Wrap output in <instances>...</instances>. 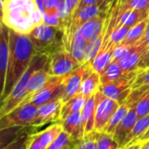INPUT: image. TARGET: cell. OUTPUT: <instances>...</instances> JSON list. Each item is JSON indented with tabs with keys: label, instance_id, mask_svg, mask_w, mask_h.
I'll use <instances>...</instances> for the list:
<instances>
[{
	"label": "cell",
	"instance_id": "obj_1",
	"mask_svg": "<svg viewBox=\"0 0 149 149\" xmlns=\"http://www.w3.org/2000/svg\"><path fill=\"white\" fill-rule=\"evenodd\" d=\"M34 55L35 51L29 36L10 29V58L5 86L1 93V102L8 97L26 72Z\"/></svg>",
	"mask_w": 149,
	"mask_h": 149
},
{
	"label": "cell",
	"instance_id": "obj_2",
	"mask_svg": "<svg viewBox=\"0 0 149 149\" xmlns=\"http://www.w3.org/2000/svg\"><path fill=\"white\" fill-rule=\"evenodd\" d=\"M2 23L18 33L29 35L43 24V12L35 0H6L1 6Z\"/></svg>",
	"mask_w": 149,
	"mask_h": 149
},
{
	"label": "cell",
	"instance_id": "obj_3",
	"mask_svg": "<svg viewBox=\"0 0 149 149\" xmlns=\"http://www.w3.org/2000/svg\"><path fill=\"white\" fill-rule=\"evenodd\" d=\"M31 40L35 54L47 57L66 49L65 31L58 27L41 24L28 35Z\"/></svg>",
	"mask_w": 149,
	"mask_h": 149
},
{
	"label": "cell",
	"instance_id": "obj_4",
	"mask_svg": "<svg viewBox=\"0 0 149 149\" xmlns=\"http://www.w3.org/2000/svg\"><path fill=\"white\" fill-rule=\"evenodd\" d=\"M48 57L45 55L35 54L30 63V65L26 72L20 78L18 82L16 84L11 93L8 97L1 102L0 108V118L17 107L20 103L27 95V85L31 77V75L38 70H40L45 67L46 65Z\"/></svg>",
	"mask_w": 149,
	"mask_h": 149
},
{
	"label": "cell",
	"instance_id": "obj_5",
	"mask_svg": "<svg viewBox=\"0 0 149 149\" xmlns=\"http://www.w3.org/2000/svg\"><path fill=\"white\" fill-rule=\"evenodd\" d=\"M140 71L141 70L139 69L126 72L117 80L107 85H101L99 91L105 96L117 101L120 105H122L126 102L131 93L133 85L135 82Z\"/></svg>",
	"mask_w": 149,
	"mask_h": 149
},
{
	"label": "cell",
	"instance_id": "obj_6",
	"mask_svg": "<svg viewBox=\"0 0 149 149\" xmlns=\"http://www.w3.org/2000/svg\"><path fill=\"white\" fill-rule=\"evenodd\" d=\"M37 110L38 107L31 103H27L16 107L0 118V131L11 127L32 126Z\"/></svg>",
	"mask_w": 149,
	"mask_h": 149
},
{
	"label": "cell",
	"instance_id": "obj_7",
	"mask_svg": "<svg viewBox=\"0 0 149 149\" xmlns=\"http://www.w3.org/2000/svg\"><path fill=\"white\" fill-rule=\"evenodd\" d=\"M80 66L81 65L73 58L70 52L65 49L49 56L45 67L51 76L64 77Z\"/></svg>",
	"mask_w": 149,
	"mask_h": 149
},
{
	"label": "cell",
	"instance_id": "obj_8",
	"mask_svg": "<svg viewBox=\"0 0 149 149\" xmlns=\"http://www.w3.org/2000/svg\"><path fill=\"white\" fill-rule=\"evenodd\" d=\"M63 78L64 77H52V80L47 86H45L38 93L26 97L19 106L31 103L37 107H39L45 103L62 99L64 94Z\"/></svg>",
	"mask_w": 149,
	"mask_h": 149
},
{
	"label": "cell",
	"instance_id": "obj_9",
	"mask_svg": "<svg viewBox=\"0 0 149 149\" xmlns=\"http://www.w3.org/2000/svg\"><path fill=\"white\" fill-rule=\"evenodd\" d=\"M96 100L94 131L102 132L120 105L117 101L105 96L100 91L96 93Z\"/></svg>",
	"mask_w": 149,
	"mask_h": 149
},
{
	"label": "cell",
	"instance_id": "obj_10",
	"mask_svg": "<svg viewBox=\"0 0 149 149\" xmlns=\"http://www.w3.org/2000/svg\"><path fill=\"white\" fill-rule=\"evenodd\" d=\"M63 105V100L59 99L38 107L36 117L32 122V126L38 128L49 123L60 121Z\"/></svg>",
	"mask_w": 149,
	"mask_h": 149
},
{
	"label": "cell",
	"instance_id": "obj_11",
	"mask_svg": "<svg viewBox=\"0 0 149 149\" xmlns=\"http://www.w3.org/2000/svg\"><path fill=\"white\" fill-rule=\"evenodd\" d=\"M10 58V28L1 23L0 28V84L1 93H3L6 81V74Z\"/></svg>",
	"mask_w": 149,
	"mask_h": 149
},
{
	"label": "cell",
	"instance_id": "obj_12",
	"mask_svg": "<svg viewBox=\"0 0 149 149\" xmlns=\"http://www.w3.org/2000/svg\"><path fill=\"white\" fill-rule=\"evenodd\" d=\"M86 70V65H83L74 72L69 73L66 76H64L63 78L64 94L62 98L64 103L79 93L82 79Z\"/></svg>",
	"mask_w": 149,
	"mask_h": 149
},
{
	"label": "cell",
	"instance_id": "obj_13",
	"mask_svg": "<svg viewBox=\"0 0 149 149\" xmlns=\"http://www.w3.org/2000/svg\"><path fill=\"white\" fill-rule=\"evenodd\" d=\"M108 10L109 8L106 11L87 21L81 26V28L77 32L79 33L87 42H91L97 38L104 30Z\"/></svg>",
	"mask_w": 149,
	"mask_h": 149
},
{
	"label": "cell",
	"instance_id": "obj_14",
	"mask_svg": "<svg viewBox=\"0 0 149 149\" xmlns=\"http://www.w3.org/2000/svg\"><path fill=\"white\" fill-rule=\"evenodd\" d=\"M139 120L138 114L134 108H130L127 116L119 124L113 133V137L120 146V149L124 146V143L130 133L132 132L135 123Z\"/></svg>",
	"mask_w": 149,
	"mask_h": 149
},
{
	"label": "cell",
	"instance_id": "obj_15",
	"mask_svg": "<svg viewBox=\"0 0 149 149\" xmlns=\"http://www.w3.org/2000/svg\"><path fill=\"white\" fill-rule=\"evenodd\" d=\"M100 86V75L93 71L91 65H86V70L82 79L79 93L89 98L99 92Z\"/></svg>",
	"mask_w": 149,
	"mask_h": 149
},
{
	"label": "cell",
	"instance_id": "obj_16",
	"mask_svg": "<svg viewBox=\"0 0 149 149\" xmlns=\"http://www.w3.org/2000/svg\"><path fill=\"white\" fill-rule=\"evenodd\" d=\"M63 130L77 140H81L85 136L84 126L81 112L72 113L59 121Z\"/></svg>",
	"mask_w": 149,
	"mask_h": 149
},
{
	"label": "cell",
	"instance_id": "obj_17",
	"mask_svg": "<svg viewBox=\"0 0 149 149\" xmlns=\"http://www.w3.org/2000/svg\"><path fill=\"white\" fill-rule=\"evenodd\" d=\"M148 49L142 43H137L136 48L126 58L120 61L119 64L121 66L124 72L139 70V64L147 53Z\"/></svg>",
	"mask_w": 149,
	"mask_h": 149
},
{
	"label": "cell",
	"instance_id": "obj_18",
	"mask_svg": "<svg viewBox=\"0 0 149 149\" xmlns=\"http://www.w3.org/2000/svg\"><path fill=\"white\" fill-rule=\"evenodd\" d=\"M148 17H149V8L127 10L123 12L120 11L117 26H127L132 28Z\"/></svg>",
	"mask_w": 149,
	"mask_h": 149
},
{
	"label": "cell",
	"instance_id": "obj_19",
	"mask_svg": "<svg viewBox=\"0 0 149 149\" xmlns=\"http://www.w3.org/2000/svg\"><path fill=\"white\" fill-rule=\"evenodd\" d=\"M96 93L87 99L86 103L83 110L81 111L85 135L94 131L95 113H96V105H97Z\"/></svg>",
	"mask_w": 149,
	"mask_h": 149
},
{
	"label": "cell",
	"instance_id": "obj_20",
	"mask_svg": "<svg viewBox=\"0 0 149 149\" xmlns=\"http://www.w3.org/2000/svg\"><path fill=\"white\" fill-rule=\"evenodd\" d=\"M63 131V127L61 123L54 122L49 126V127L45 128L43 131L36 132L32 134L35 140L38 141L39 146L44 149H47V148L54 141V140L58 137V135Z\"/></svg>",
	"mask_w": 149,
	"mask_h": 149
},
{
	"label": "cell",
	"instance_id": "obj_21",
	"mask_svg": "<svg viewBox=\"0 0 149 149\" xmlns=\"http://www.w3.org/2000/svg\"><path fill=\"white\" fill-rule=\"evenodd\" d=\"M52 76H51L49 74V72H47L45 67L36 71L31 75V79H30V80L28 82L26 97L31 96V95L38 93L41 89H43L45 86L48 85V83L52 80Z\"/></svg>",
	"mask_w": 149,
	"mask_h": 149
},
{
	"label": "cell",
	"instance_id": "obj_22",
	"mask_svg": "<svg viewBox=\"0 0 149 149\" xmlns=\"http://www.w3.org/2000/svg\"><path fill=\"white\" fill-rule=\"evenodd\" d=\"M116 46L117 45H113L110 47L101 49L100 51L91 65L93 71H95L100 75L106 70V68L113 61V53Z\"/></svg>",
	"mask_w": 149,
	"mask_h": 149
},
{
	"label": "cell",
	"instance_id": "obj_23",
	"mask_svg": "<svg viewBox=\"0 0 149 149\" xmlns=\"http://www.w3.org/2000/svg\"><path fill=\"white\" fill-rule=\"evenodd\" d=\"M87 99H88L87 97L82 95L81 93H79L78 95L70 99L68 101L65 102L63 105V107H62L60 120L65 119L67 116H69L72 113L81 112L86 103Z\"/></svg>",
	"mask_w": 149,
	"mask_h": 149
},
{
	"label": "cell",
	"instance_id": "obj_24",
	"mask_svg": "<svg viewBox=\"0 0 149 149\" xmlns=\"http://www.w3.org/2000/svg\"><path fill=\"white\" fill-rule=\"evenodd\" d=\"M87 45H88V42L79 33L77 32L72 41V44L69 49V52L73 57V58L81 65H84L85 53H86Z\"/></svg>",
	"mask_w": 149,
	"mask_h": 149
},
{
	"label": "cell",
	"instance_id": "obj_25",
	"mask_svg": "<svg viewBox=\"0 0 149 149\" xmlns=\"http://www.w3.org/2000/svg\"><path fill=\"white\" fill-rule=\"evenodd\" d=\"M106 31H107V27L106 25L104 26V30L103 31L100 33V35L95 38L94 40L88 42L86 50V53H85V60H84V65H92L93 60L95 59L96 56L98 55V53L100 52V51L102 48V45H103V41H104V38L106 35Z\"/></svg>",
	"mask_w": 149,
	"mask_h": 149
},
{
	"label": "cell",
	"instance_id": "obj_26",
	"mask_svg": "<svg viewBox=\"0 0 149 149\" xmlns=\"http://www.w3.org/2000/svg\"><path fill=\"white\" fill-rule=\"evenodd\" d=\"M149 23V17L141 21V23L135 24L128 31L127 36L123 39L120 45H136L143 37L146 28Z\"/></svg>",
	"mask_w": 149,
	"mask_h": 149
},
{
	"label": "cell",
	"instance_id": "obj_27",
	"mask_svg": "<svg viewBox=\"0 0 149 149\" xmlns=\"http://www.w3.org/2000/svg\"><path fill=\"white\" fill-rule=\"evenodd\" d=\"M124 73L126 72H124L119 62L112 61L110 65L106 68V70L100 74L101 85H107L112 83L117 80L118 79H120Z\"/></svg>",
	"mask_w": 149,
	"mask_h": 149
},
{
	"label": "cell",
	"instance_id": "obj_28",
	"mask_svg": "<svg viewBox=\"0 0 149 149\" xmlns=\"http://www.w3.org/2000/svg\"><path fill=\"white\" fill-rule=\"evenodd\" d=\"M149 127V114L145 116V117H142V118H140L137 122L135 123L132 132L130 133L129 136L127 137V139L126 140L125 143H124V147L129 145V144H133L139 138H141L144 134L145 132L148 130V128Z\"/></svg>",
	"mask_w": 149,
	"mask_h": 149
},
{
	"label": "cell",
	"instance_id": "obj_29",
	"mask_svg": "<svg viewBox=\"0 0 149 149\" xmlns=\"http://www.w3.org/2000/svg\"><path fill=\"white\" fill-rule=\"evenodd\" d=\"M129 109H130L129 107L127 106L126 104L120 105V107L118 108V110L112 116L109 122L106 126L104 131H102V132H106L107 134H110L113 135V133H114L115 129L117 128L119 124L123 120V119L127 116V113L129 112Z\"/></svg>",
	"mask_w": 149,
	"mask_h": 149
},
{
	"label": "cell",
	"instance_id": "obj_30",
	"mask_svg": "<svg viewBox=\"0 0 149 149\" xmlns=\"http://www.w3.org/2000/svg\"><path fill=\"white\" fill-rule=\"evenodd\" d=\"M97 149H120V146L113 134L96 131Z\"/></svg>",
	"mask_w": 149,
	"mask_h": 149
},
{
	"label": "cell",
	"instance_id": "obj_31",
	"mask_svg": "<svg viewBox=\"0 0 149 149\" xmlns=\"http://www.w3.org/2000/svg\"><path fill=\"white\" fill-rule=\"evenodd\" d=\"M79 141V140L73 138L63 130L54 140V141L47 148V149H64L67 147L77 144Z\"/></svg>",
	"mask_w": 149,
	"mask_h": 149
},
{
	"label": "cell",
	"instance_id": "obj_32",
	"mask_svg": "<svg viewBox=\"0 0 149 149\" xmlns=\"http://www.w3.org/2000/svg\"><path fill=\"white\" fill-rule=\"evenodd\" d=\"M36 129H37V127H31L30 130L26 131L25 133L22 134L18 137H17L14 140H12L11 141H10L8 144H6L1 149H26L28 137L31 134L36 133Z\"/></svg>",
	"mask_w": 149,
	"mask_h": 149
},
{
	"label": "cell",
	"instance_id": "obj_33",
	"mask_svg": "<svg viewBox=\"0 0 149 149\" xmlns=\"http://www.w3.org/2000/svg\"><path fill=\"white\" fill-rule=\"evenodd\" d=\"M149 93V85H144L141 86L138 88L133 89L131 93L129 94L127 100H126V102L124 104H126L127 106L129 107V108L134 107L138 102Z\"/></svg>",
	"mask_w": 149,
	"mask_h": 149
},
{
	"label": "cell",
	"instance_id": "obj_34",
	"mask_svg": "<svg viewBox=\"0 0 149 149\" xmlns=\"http://www.w3.org/2000/svg\"><path fill=\"white\" fill-rule=\"evenodd\" d=\"M136 48V45H119L115 47L113 53V61L120 62L126 58Z\"/></svg>",
	"mask_w": 149,
	"mask_h": 149
},
{
	"label": "cell",
	"instance_id": "obj_35",
	"mask_svg": "<svg viewBox=\"0 0 149 149\" xmlns=\"http://www.w3.org/2000/svg\"><path fill=\"white\" fill-rule=\"evenodd\" d=\"M74 149H97L96 131L85 135L81 140H79Z\"/></svg>",
	"mask_w": 149,
	"mask_h": 149
},
{
	"label": "cell",
	"instance_id": "obj_36",
	"mask_svg": "<svg viewBox=\"0 0 149 149\" xmlns=\"http://www.w3.org/2000/svg\"><path fill=\"white\" fill-rule=\"evenodd\" d=\"M43 24L52 26L59 25V18L57 12V7L46 9L43 13Z\"/></svg>",
	"mask_w": 149,
	"mask_h": 149
},
{
	"label": "cell",
	"instance_id": "obj_37",
	"mask_svg": "<svg viewBox=\"0 0 149 149\" xmlns=\"http://www.w3.org/2000/svg\"><path fill=\"white\" fill-rule=\"evenodd\" d=\"M149 8V0H129L120 3V11L123 12L133 9H146Z\"/></svg>",
	"mask_w": 149,
	"mask_h": 149
},
{
	"label": "cell",
	"instance_id": "obj_38",
	"mask_svg": "<svg viewBox=\"0 0 149 149\" xmlns=\"http://www.w3.org/2000/svg\"><path fill=\"white\" fill-rule=\"evenodd\" d=\"M132 108H134L137 114H138V117L139 119L140 118H142V117H145L147 115L149 114V93L145 95L139 102L138 104L134 107H132Z\"/></svg>",
	"mask_w": 149,
	"mask_h": 149
},
{
	"label": "cell",
	"instance_id": "obj_39",
	"mask_svg": "<svg viewBox=\"0 0 149 149\" xmlns=\"http://www.w3.org/2000/svg\"><path fill=\"white\" fill-rule=\"evenodd\" d=\"M144 85H149V68L140 71L136 80L133 85V89L138 88Z\"/></svg>",
	"mask_w": 149,
	"mask_h": 149
},
{
	"label": "cell",
	"instance_id": "obj_40",
	"mask_svg": "<svg viewBox=\"0 0 149 149\" xmlns=\"http://www.w3.org/2000/svg\"><path fill=\"white\" fill-rule=\"evenodd\" d=\"M35 1L38 9L44 13V11L46 9L57 7L62 0H35Z\"/></svg>",
	"mask_w": 149,
	"mask_h": 149
},
{
	"label": "cell",
	"instance_id": "obj_41",
	"mask_svg": "<svg viewBox=\"0 0 149 149\" xmlns=\"http://www.w3.org/2000/svg\"><path fill=\"white\" fill-rule=\"evenodd\" d=\"M97 3H99L98 0H79V4H78L77 8H76V10H75V12H74L73 17H74L79 10H81L82 9H84L85 7H86V6H91V5H94V4H97ZM100 4H101V3H100ZM73 17H72V18H73Z\"/></svg>",
	"mask_w": 149,
	"mask_h": 149
},
{
	"label": "cell",
	"instance_id": "obj_42",
	"mask_svg": "<svg viewBox=\"0 0 149 149\" xmlns=\"http://www.w3.org/2000/svg\"><path fill=\"white\" fill-rule=\"evenodd\" d=\"M26 149H44L42 148L39 144L38 143V141L35 140V138L33 137L32 134L28 137V141H27V146Z\"/></svg>",
	"mask_w": 149,
	"mask_h": 149
},
{
	"label": "cell",
	"instance_id": "obj_43",
	"mask_svg": "<svg viewBox=\"0 0 149 149\" xmlns=\"http://www.w3.org/2000/svg\"><path fill=\"white\" fill-rule=\"evenodd\" d=\"M147 68H149V50L147 52V53L145 54V56L143 57V58L141 59V61L139 64L140 70H143V69H147Z\"/></svg>",
	"mask_w": 149,
	"mask_h": 149
},
{
	"label": "cell",
	"instance_id": "obj_44",
	"mask_svg": "<svg viewBox=\"0 0 149 149\" xmlns=\"http://www.w3.org/2000/svg\"><path fill=\"white\" fill-rule=\"evenodd\" d=\"M139 42L142 43L143 45H145L147 46V48L149 50V23L148 24V26H147V28H146V31L144 32V35H143L142 38Z\"/></svg>",
	"mask_w": 149,
	"mask_h": 149
},
{
	"label": "cell",
	"instance_id": "obj_45",
	"mask_svg": "<svg viewBox=\"0 0 149 149\" xmlns=\"http://www.w3.org/2000/svg\"><path fill=\"white\" fill-rule=\"evenodd\" d=\"M149 141V127L148 128V130L145 132V134L141 137V138H139L134 143H138V142H141V143H143V142H145V141Z\"/></svg>",
	"mask_w": 149,
	"mask_h": 149
},
{
	"label": "cell",
	"instance_id": "obj_46",
	"mask_svg": "<svg viewBox=\"0 0 149 149\" xmlns=\"http://www.w3.org/2000/svg\"><path fill=\"white\" fill-rule=\"evenodd\" d=\"M141 146H142V143L141 142H138V143H133V144H129L124 148L120 149H141Z\"/></svg>",
	"mask_w": 149,
	"mask_h": 149
},
{
	"label": "cell",
	"instance_id": "obj_47",
	"mask_svg": "<svg viewBox=\"0 0 149 149\" xmlns=\"http://www.w3.org/2000/svg\"><path fill=\"white\" fill-rule=\"evenodd\" d=\"M141 149H149V141H145V142H143V143H142Z\"/></svg>",
	"mask_w": 149,
	"mask_h": 149
},
{
	"label": "cell",
	"instance_id": "obj_48",
	"mask_svg": "<svg viewBox=\"0 0 149 149\" xmlns=\"http://www.w3.org/2000/svg\"><path fill=\"white\" fill-rule=\"evenodd\" d=\"M77 144H78V143H77ZM77 144H75V145H72V146H70V147H67V148H64V149H74Z\"/></svg>",
	"mask_w": 149,
	"mask_h": 149
},
{
	"label": "cell",
	"instance_id": "obj_49",
	"mask_svg": "<svg viewBox=\"0 0 149 149\" xmlns=\"http://www.w3.org/2000/svg\"><path fill=\"white\" fill-rule=\"evenodd\" d=\"M105 1H106V0H98L99 3H104Z\"/></svg>",
	"mask_w": 149,
	"mask_h": 149
},
{
	"label": "cell",
	"instance_id": "obj_50",
	"mask_svg": "<svg viewBox=\"0 0 149 149\" xmlns=\"http://www.w3.org/2000/svg\"><path fill=\"white\" fill-rule=\"evenodd\" d=\"M122 2H125V1H129V0H121Z\"/></svg>",
	"mask_w": 149,
	"mask_h": 149
}]
</instances>
